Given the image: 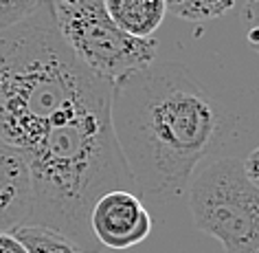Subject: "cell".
I'll use <instances>...</instances> for the list:
<instances>
[{
  "label": "cell",
  "instance_id": "cell-12",
  "mask_svg": "<svg viewBox=\"0 0 259 253\" xmlns=\"http://www.w3.org/2000/svg\"><path fill=\"white\" fill-rule=\"evenodd\" d=\"M246 22H248V42L259 53V0H248Z\"/></svg>",
  "mask_w": 259,
  "mask_h": 253
},
{
  "label": "cell",
  "instance_id": "cell-10",
  "mask_svg": "<svg viewBox=\"0 0 259 253\" xmlns=\"http://www.w3.org/2000/svg\"><path fill=\"white\" fill-rule=\"evenodd\" d=\"M167 14L189 22H206L229 14L235 0H165Z\"/></svg>",
  "mask_w": 259,
  "mask_h": 253
},
{
  "label": "cell",
  "instance_id": "cell-9",
  "mask_svg": "<svg viewBox=\"0 0 259 253\" xmlns=\"http://www.w3.org/2000/svg\"><path fill=\"white\" fill-rule=\"evenodd\" d=\"M11 233L20 240L22 246L29 253H83V251L77 249L70 240L60 236L57 231L47 229V227L22 225Z\"/></svg>",
  "mask_w": 259,
  "mask_h": 253
},
{
  "label": "cell",
  "instance_id": "cell-13",
  "mask_svg": "<svg viewBox=\"0 0 259 253\" xmlns=\"http://www.w3.org/2000/svg\"><path fill=\"white\" fill-rule=\"evenodd\" d=\"M0 253H29V251L24 249L22 242L14 236V233L0 231Z\"/></svg>",
  "mask_w": 259,
  "mask_h": 253
},
{
  "label": "cell",
  "instance_id": "cell-7",
  "mask_svg": "<svg viewBox=\"0 0 259 253\" xmlns=\"http://www.w3.org/2000/svg\"><path fill=\"white\" fill-rule=\"evenodd\" d=\"M31 172L18 148L0 141V231L11 233L29 223L31 213Z\"/></svg>",
  "mask_w": 259,
  "mask_h": 253
},
{
  "label": "cell",
  "instance_id": "cell-5",
  "mask_svg": "<svg viewBox=\"0 0 259 253\" xmlns=\"http://www.w3.org/2000/svg\"><path fill=\"white\" fill-rule=\"evenodd\" d=\"M55 18L77 60L110 84L156 60V40L123 33L108 16L103 0H57Z\"/></svg>",
  "mask_w": 259,
  "mask_h": 253
},
{
  "label": "cell",
  "instance_id": "cell-2",
  "mask_svg": "<svg viewBox=\"0 0 259 253\" xmlns=\"http://www.w3.org/2000/svg\"><path fill=\"white\" fill-rule=\"evenodd\" d=\"M110 99L79 108L22 152L33 192L27 225L57 231L83 253L101 251L90 231L93 205L108 192L137 187L112 128Z\"/></svg>",
  "mask_w": 259,
  "mask_h": 253
},
{
  "label": "cell",
  "instance_id": "cell-11",
  "mask_svg": "<svg viewBox=\"0 0 259 253\" xmlns=\"http://www.w3.org/2000/svg\"><path fill=\"white\" fill-rule=\"evenodd\" d=\"M42 3L44 0H0V29H9L27 20Z\"/></svg>",
  "mask_w": 259,
  "mask_h": 253
},
{
  "label": "cell",
  "instance_id": "cell-3",
  "mask_svg": "<svg viewBox=\"0 0 259 253\" xmlns=\"http://www.w3.org/2000/svg\"><path fill=\"white\" fill-rule=\"evenodd\" d=\"M112 97V84L77 60L55 18V0L0 29V141L27 152L51 126Z\"/></svg>",
  "mask_w": 259,
  "mask_h": 253
},
{
  "label": "cell",
  "instance_id": "cell-1",
  "mask_svg": "<svg viewBox=\"0 0 259 253\" xmlns=\"http://www.w3.org/2000/svg\"><path fill=\"white\" fill-rule=\"evenodd\" d=\"M110 119L147 196H178L213 150L220 115L183 66L154 60L112 84Z\"/></svg>",
  "mask_w": 259,
  "mask_h": 253
},
{
  "label": "cell",
  "instance_id": "cell-14",
  "mask_svg": "<svg viewBox=\"0 0 259 253\" xmlns=\"http://www.w3.org/2000/svg\"><path fill=\"white\" fill-rule=\"evenodd\" d=\"M242 165H244V172L248 174V178L259 183V148H255V150L248 154V159H246Z\"/></svg>",
  "mask_w": 259,
  "mask_h": 253
},
{
  "label": "cell",
  "instance_id": "cell-4",
  "mask_svg": "<svg viewBox=\"0 0 259 253\" xmlns=\"http://www.w3.org/2000/svg\"><path fill=\"white\" fill-rule=\"evenodd\" d=\"M187 187L198 229L220 240L226 253H259V187L242 161L213 159Z\"/></svg>",
  "mask_w": 259,
  "mask_h": 253
},
{
  "label": "cell",
  "instance_id": "cell-8",
  "mask_svg": "<svg viewBox=\"0 0 259 253\" xmlns=\"http://www.w3.org/2000/svg\"><path fill=\"white\" fill-rule=\"evenodd\" d=\"M108 16L123 33L147 40L167 16L165 0H103Z\"/></svg>",
  "mask_w": 259,
  "mask_h": 253
},
{
  "label": "cell",
  "instance_id": "cell-6",
  "mask_svg": "<svg viewBox=\"0 0 259 253\" xmlns=\"http://www.w3.org/2000/svg\"><path fill=\"white\" fill-rule=\"evenodd\" d=\"M90 231L101 249H130L152 231V216L134 192H108L93 205Z\"/></svg>",
  "mask_w": 259,
  "mask_h": 253
}]
</instances>
